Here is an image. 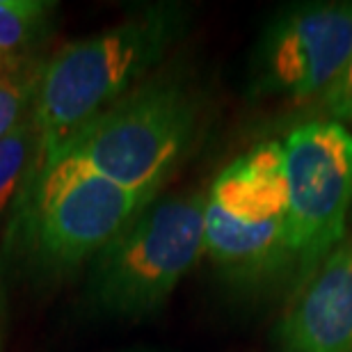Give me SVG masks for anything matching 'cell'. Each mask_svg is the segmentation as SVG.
I'll return each mask as SVG.
<instances>
[{
	"label": "cell",
	"mask_w": 352,
	"mask_h": 352,
	"mask_svg": "<svg viewBox=\"0 0 352 352\" xmlns=\"http://www.w3.org/2000/svg\"><path fill=\"white\" fill-rule=\"evenodd\" d=\"M183 28V5H149L117 25L72 41L41 65L30 112L37 149L19 195L32 188L82 126L144 80L181 37Z\"/></svg>",
	"instance_id": "cell-1"
},
{
	"label": "cell",
	"mask_w": 352,
	"mask_h": 352,
	"mask_svg": "<svg viewBox=\"0 0 352 352\" xmlns=\"http://www.w3.org/2000/svg\"><path fill=\"white\" fill-rule=\"evenodd\" d=\"M151 199L58 153L14 199L5 254L34 277L58 279L89 263Z\"/></svg>",
	"instance_id": "cell-2"
},
{
	"label": "cell",
	"mask_w": 352,
	"mask_h": 352,
	"mask_svg": "<svg viewBox=\"0 0 352 352\" xmlns=\"http://www.w3.org/2000/svg\"><path fill=\"white\" fill-rule=\"evenodd\" d=\"M201 101L179 74H156L87 122L58 153L140 195L158 197L192 146Z\"/></svg>",
	"instance_id": "cell-3"
},
{
	"label": "cell",
	"mask_w": 352,
	"mask_h": 352,
	"mask_svg": "<svg viewBox=\"0 0 352 352\" xmlns=\"http://www.w3.org/2000/svg\"><path fill=\"white\" fill-rule=\"evenodd\" d=\"M206 192L151 199L89 261L85 300L119 318H142L172 298L204 248Z\"/></svg>",
	"instance_id": "cell-4"
},
{
	"label": "cell",
	"mask_w": 352,
	"mask_h": 352,
	"mask_svg": "<svg viewBox=\"0 0 352 352\" xmlns=\"http://www.w3.org/2000/svg\"><path fill=\"white\" fill-rule=\"evenodd\" d=\"M204 248L236 284H261L295 263L281 142L252 146L215 176L204 206Z\"/></svg>",
	"instance_id": "cell-5"
},
{
	"label": "cell",
	"mask_w": 352,
	"mask_h": 352,
	"mask_svg": "<svg viewBox=\"0 0 352 352\" xmlns=\"http://www.w3.org/2000/svg\"><path fill=\"white\" fill-rule=\"evenodd\" d=\"M288 192V241L302 274L346 241L352 208V133L311 119L281 142Z\"/></svg>",
	"instance_id": "cell-6"
},
{
	"label": "cell",
	"mask_w": 352,
	"mask_h": 352,
	"mask_svg": "<svg viewBox=\"0 0 352 352\" xmlns=\"http://www.w3.org/2000/svg\"><path fill=\"white\" fill-rule=\"evenodd\" d=\"M352 55V3H298L263 28L250 69L256 98H322Z\"/></svg>",
	"instance_id": "cell-7"
},
{
	"label": "cell",
	"mask_w": 352,
	"mask_h": 352,
	"mask_svg": "<svg viewBox=\"0 0 352 352\" xmlns=\"http://www.w3.org/2000/svg\"><path fill=\"white\" fill-rule=\"evenodd\" d=\"M279 352H352V238L302 274L277 327Z\"/></svg>",
	"instance_id": "cell-8"
},
{
	"label": "cell",
	"mask_w": 352,
	"mask_h": 352,
	"mask_svg": "<svg viewBox=\"0 0 352 352\" xmlns=\"http://www.w3.org/2000/svg\"><path fill=\"white\" fill-rule=\"evenodd\" d=\"M53 12L44 0H0V69L16 67L51 32Z\"/></svg>",
	"instance_id": "cell-9"
},
{
	"label": "cell",
	"mask_w": 352,
	"mask_h": 352,
	"mask_svg": "<svg viewBox=\"0 0 352 352\" xmlns=\"http://www.w3.org/2000/svg\"><path fill=\"white\" fill-rule=\"evenodd\" d=\"M34 149H37V131L32 117L23 119L16 129L0 140V213L12 199H16L30 172Z\"/></svg>",
	"instance_id": "cell-10"
},
{
	"label": "cell",
	"mask_w": 352,
	"mask_h": 352,
	"mask_svg": "<svg viewBox=\"0 0 352 352\" xmlns=\"http://www.w3.org/2000/svg\"><path fill=\"white\" fill-rule=\"evenodd\" d=\"M41 65L0 69V140L30 117Z\"/></svg>",
	"instance_id": "cell-11"
},
{
	"label": "cell",
	"mask_w": 352,
	"mask_h": 352,
	"mask_svg": "<svg viewBox=\"0 0 352 352\" xmlns=\"http://www.w3.org/2000/svg\"><path fill=\"white\" fill-rule=\"evenodd\" d=\"M320 101H322V110L327 112L332 122L352 126V55L346 69H343L336 82L327 89V94Z\"/></svg>",
	"instance_id": "cell-12"
},
{
	"label": "cell",
	"mask_w": 352,
	"mask_h": 352,
	"mask_svg": "<svg viewBox=\"0 0 352 352\" xmlns=\"http://www.w3.org/2000/svg\"><path fill=\"white\" fill-rule=\"evenodd\" d=\"M133 352H156V350H133Z\"/></svg>",
	"instance_id": "cell-13"
}]
</instances>
